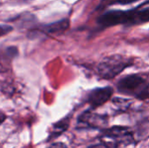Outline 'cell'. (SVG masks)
I'll return each instance as SVG.
<instances>
[{
	"label": "cell",
	"instance_id": "1",
	"mask_svg": "<svg viewBox=\"0 0 149 148\" xmlns=\"http://www.w3.org/2000/svg\"><path fill=\"white\" fill-rule=\"evenodd\" d=\"M132 59L122 55H112L104 58L98 65V73L102 79H111L132 65Z\"/></svg>",
	"mask_w": 149,
	"mask_h": 148
},
{
	"label": "cell",
	"instance_id": "2",
	"mask_svg": "<svg viewBox=\"0 0 149 148\" xmlns=\"http://www.w3.org/2000/svg\"><path fill=\"white\" fill-rule=\"evenodd\" d=\"M100 140L110 145L113 148H119L130 145L134 141V139L129 128L113 126L103 132Z\"/></svg>",
	"mask_w": 149,
	"mask_h": 148
},
{
	"label": "cell",
	"instance_id": "3",
	"mask_svg": "<svg viewBox=\"0 0 149 148\" xmlns=\"http://www.w3.org/2000/svg\"><path fill=\"white\" fill-rule=\"evenodd\" d=\"M133 10H110L103 14L100 18V24L105 27L114 26L131 22Z\"/></svg>",
	"mask_w": 149,
	"mask_h": 148
},
{
	"label": "cell",
	"instance_id": "4",
	"mask_svg": "<svg viewBox=\"0 0 149 148\" xmlns=\"http://www.w3.org/2000/svg\"><path fill=\"white\" fill-rule=\"evenodd\" d=\"M145 82V79L141 76L138 74H131L121 79L118 82L117 87L120 92L134 95Z\"/></svg>",
	"mask_w": 149,
	"mask_h": 148
},
{
	"label": "cell",
	"instance_id": "5",
	"mask_svg": "<svg viewBox=\"0 0 149 148\" xmlns=\"http://www.w3.org/2000/svg\"><path fill=\"white\" fill-rule=\"evenodd\" d=\"M107 119L103 116L91 112H86L81 114L78 120V125L79 127L100 129L107 126Z\"/></svg>",
	"mask_w": 149,
	"mask_h": 148
},
{
	"label": "cell",
	"instance_id": "6",
	"mask_svg": "<svg viewBox=\"0 0 149 148\" xmlns=\"http://www.w3.org/2000/svg\"><path fill=\"white\" fill-rule=\"evenodd\" d=\"M113 93V90L112 87L109 86L96 88L91 91V92L89 93L87 98V102L93 108L99 107L104 105L106 102H107L111 99Z\"/></svg>",
	"mask_w": 149,
	"mask_h": 148
},
{
	"label": "cell",
	"instance_id": "7",
	"mask_svg": "<svg viewBox=\"0 0 149 148\" xmlns=\"http://www.w3.org/2000/svg\"><path fill=\"white\" fill-rule=\"evenodd\" d=\"M69 20L68 19H62L46 25H44L42 27V31L49 34H57V33H61L67 30L69 27Z\"/></svg>",
	"mask_w": 149,
	"mask_h": 148
},
{
	"label": "cell",
	"instance_id": "8",
	"mask_svg": "<svg viewBox=\"0 0 149 148\" xmlns=\"http://www.w3.org/2000/svg\"><path fill=\"white\" fill-rule=\"evenodd\" d=\"M146 22H149V8L139 10H133L130 23L138 24V23H146Z\"/></svg>",
	"mask_w": 149,
	"mask_h": 148
},
{
	"label": "cell",
	"instance_id": "9",
	"mask_svg": "<svg viewBox=\"0 0 149 148\" xmlns=\"http://www.w3.org/2000/svg\"><path fill=\"white\" fill-rule=\"evenodd\" d=\"M69 125V121L68 120H64L60 122H58V124H56L52 129V133L51 136H52V138H54V136H58L60 133H62L63 132H65Z\"/></svg>",
	"mask_w": 149,
	"mask_h": 148
},
{
	"label": "cell",
	"instance_id": "10",
	"mask_svg": "<svg viewBox=\"0 0 149 148\" xmlns=\"http://www.w3.org/2000/svg\"><path fill=\"white\" fill-rule=\"evenodd\" d=\"M139 99H149V84H145L134 94Z\"/></svg>",
	"mask_w": 149,
	"mask_h": 148
},
{
	"label": "cell",
	"instance_id": "11",
	"mask_svg": "<svg viewBox=\"0 0 149 148\" xmlns=\"http://www.w3.org/2000/svg\"><path fill=\"white\" fill-rule=\"evenodd\" d=\"M12 31V27L7 24H0V37H3Z\"/></svg>",
	"mask_w": 149,
	"mask_h": 148
},
{
	"label": "cell",
	"instance_id": "12",
	"mask_svg": "<svg viewBox=\"0 0 149 148\" xmlns=\"http://www.w3.org/2000/svg\"><path fill=\"white\" fill-rule=\"evenodd\" d=\"M112 3H120V4H128L134 3L138 0H111Z\"/></svg>",
	"mask_w": 149,
	"mask_h": 148
},
{
	"label": "cell",
	"instance_id": "13",
	"mask_svg": "<svg viewBox=\"0 0 149 148\" xmlns=\"http://www.w3.org/2000/svg\"><path fill=\"white\" fill-rule=\"evenodd\" d=\"M88 148H113L110 145L107 144L106 142H103V141H100V143L99 144H96V145H93V146H91Z\"/></svg>",
	"mask_w": 149,
	"mask_h": 148
},
{
	"label": "cell",
	"instance_id": "14",
	"mask_svg": "<svg viewBox=\"0 0 149 148\" xmlns=\"http://www.w3.org/2000/svg\"><path fill=\"white\" fill-rule=\"evenodd\" d=\"M48 148H67V147L63 143H55L50 146Z\"/></svg>",
	"mask_w": 149,
	"mask_h": 148
},
{
	"label": "cell",
	"instance_id": "15",
	"mask_svg": "<svg viewBox=\"0 0 149 148\" xmlns=\"http://www.w3.org/2000/svg\"><path fill=\"white\" fill-rule=\"evenodd\" d=\"M4 120H5V115H4L3 113H1V112H0V124H1Z\"/></svg>",
	"mask_w": 149,
	"mask_h": 148
}]
</instances>
